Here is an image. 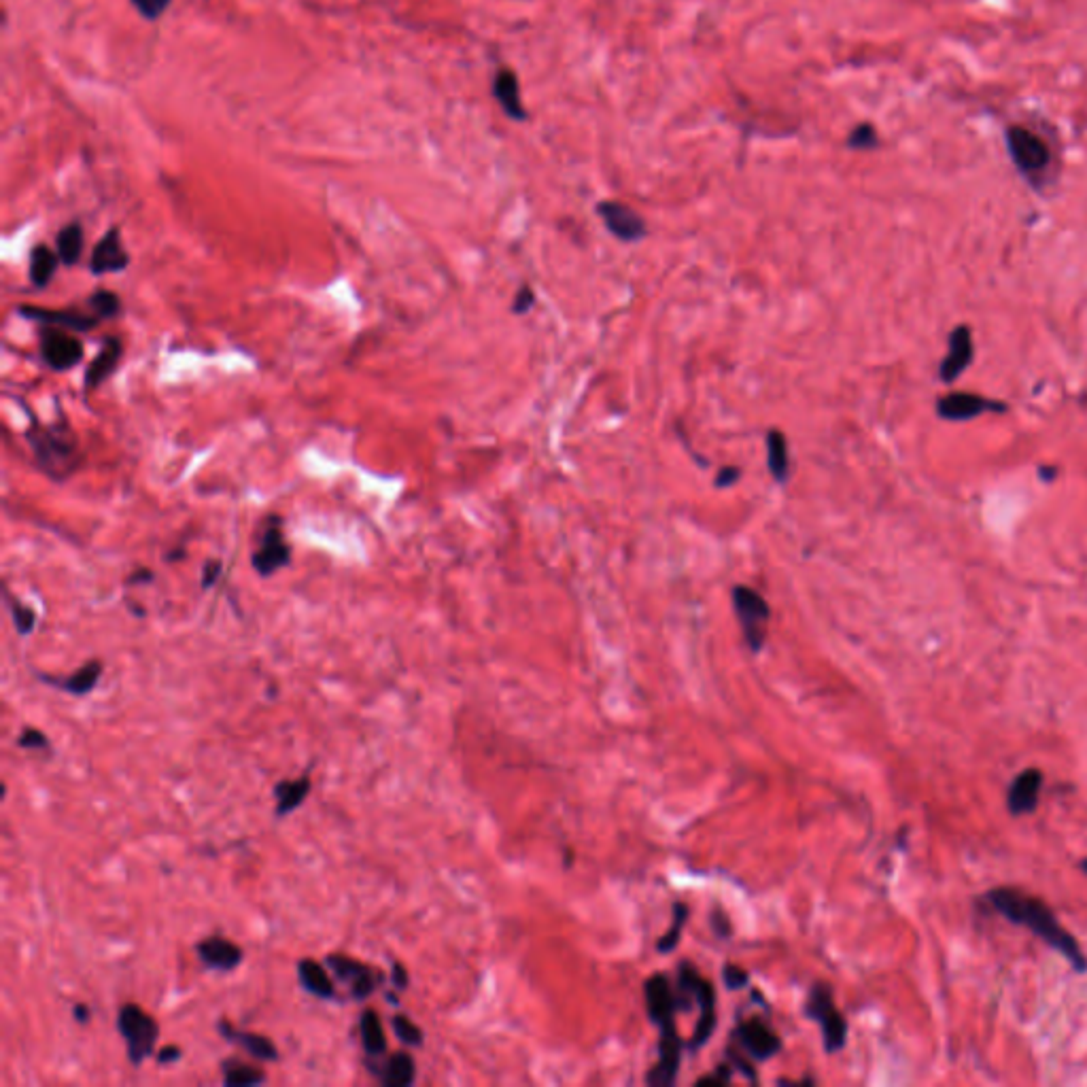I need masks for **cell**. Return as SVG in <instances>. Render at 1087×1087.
Segmentation results:
<instances>
[{
  "label": "cell",
  "instance_id": "1",
  "mask_svg": "<svg viewBox=\"0 0 1087 1087\" xmlns=\"http://www.w3.org/2000/svg\"><path fill=\"white\" fill-rule=\"evenodd\" d=\"M979 903L998 913L1000 918H1005L1013 926L1030 930L1034 937L1041 939L1047 947H1051V950L1058 952L1071 964L1075 973H1087V956L1083 954L1079 941L1060 924L1056 911L1041 896L1028 894L1022 888L998 886L983 894Z\"/></svg>",
  "mask_w": 1087,
  "mask_h": 1087
},
{
  "label": "cell",
  "instance_id": "2",
  "mask_svg": "<svg viewBox=\"0 0 1087 1087\" xmlns=\"http://www.w3.org/2000/svg\"><path fill=\"white\" fill-rule=\"evenodd\" d=\"M646 1007L652 1024L659 1026L661 1039H659V1062L654 1064L652 1071L648 1073L650 1085H671L676 1083L680 1058H682V1039L676 1028V1013L682 1011L680 996L671 986L667 975L657 973L646 981Z\"/></svg>",
  "mask_w": 1087,
  "mask_h": 1087
},
{
  "label": "cell",
  "instance_id": "3",
  "mask_svg": "<svg viewBox=\"0 0 1087 1087\" xmlns=\"http://www.w3.org/2000/svg\"><path fill=\"white\" fill-rule=\"evenodd\" d=\"M1007 149L1017 172L1034 187L1043 189L1054 177V147L1037 130L1015 124L1007 128Z\"/></svg>",
  "mask_w": 1087,
  "mask_h": 1087
},
{
  "label": "cell",
  "instance_id": "4",
  "mask_svg": "<svg viewBox=\"0 0 1087 1087\" xmlns=\"http://www.w3.org/2000/svg\"><path fill=\"white\" fill-rule=\"evenodd\" d=\"M32 429L26 434L41 468L56 480H64L77 465V440L71 427L64 421L58 425H39L32 421Z\"/></svg>",
  "mask_w": 1087,
  "mask_h": 1087
},
{
  "label": "cell",
  "instance_id": "5",
  "mask_svg": "<svg viewBox=\"0 0 1087 1087\" xmlns=\"http://www.w3.org/2000/svg\"><path fill=\"white\" fill-rule=\"evenodd\" d=\"M117 1032L126 1043L128 1062L132 1066H143L149 1058L155 1056V1045L160 1039V1024L153 1015L136 1003H126L117 1011Z\"/></svg>",
  "mask_w": 1087,
  "mask_h": 1087
},
{
  "label": "cell",
  "instance_id": "6",
  "mask_svg": "<svg viewBox=\"0 0 1087 1087\" xmlns=\"http://www.w3.org/2000/svg\"><path fill=\"white\" fill-rule=\"evenodd\" d=\"M805 1015L809 1017V1020L820 1024L824 1049L828 1051V1054H837V1051H841L845 1043H848V1022H845L843 1013L837 1009L833 992L826 983H816V986L809 990Z\"/></svg>",
  "mask_w": 1087,
  "mask_h": 1087
},
{
  "label": "cell",
  "instance_id": "7",
  "mask_svg": "<svg viewBox=\"0 0 1087 1087\" xmlns=\"http://www.w3.org/2000/svg\"><path fill=\"white\" fill-rule=\"evenodd\" d=\"M678 988L682 992L693 996L695 1005L701 1009L699 1022L695 1026V1032H693V1039L686 1043V1047L690 1051H697L699 1047H703L707 1041H710L712 1032L716 1028V992L712 988V983L707 981L705 977H701L695 966L688 964V962H684L680 966Z\"/></svg>",
  "mask_w": 1087,
  "mask_h": 1087
},
{
  "label": "cell",
  "instance_id": "8",
  "mask_svg": "<svg viewBox=\"0 0 1087 1087\" xmlns=\"http://www.w3.org/2000/svg\"><path fill=\"white\" fill-rule=\"evenodd\" d=\"M323 964L349 990V996L355 1003H364L385 983V973L378 966L361 962L349 954H327Z\"/></svg>",
  "mask_w": 1087,
  "mask_h": 1087
},
{
  "label": "cell",
  "instance_id": "9",
  "mask_svg": "<svg viewBox=\"0 0 1087 1087\" xmlns=\"http://www.w3.org/2000/svg\"><path fill=\"white\" fill-rule=\"evenodd\" d=\"M731 599H733V608H735L746 644L750 646L752 652H758L767 640V625L771 618L769 603L765 601L761 593L750 589V586L746 584L733 586Z\"/></svg>",
  "mask_w": 1087,
  "mask_h": 1087
},
{
  "label": "cell",
  "instance_id": "10",
  "mask_svg": "<svg viewBox=\"0 0 1087 1087\" xmlns=\"http://www.w3.org/2000/svg\"><path fill=\"white\" fill-rule=\"evenodd\" d=\"M291 563V546L285 542L281 519L268 516V521L257 533V546L253 550L251 565L262 578L274 576L279 569Z\"/></svg>",
  "mask_w": 1087,
  "mask_h": 1087
},
{
  "label": "cell",
  "instance_id": "11",
  "mask_svg": "<svg viewBox=\"0 0 1087 1087\" xmlns=\"http://www.w3.org/2000/svg\"><path fill=\"white\" fill-rule=\"evenodd\" d=\"M39 351L47 368L56 372H66L75 368L83 359V342L77 336L62 330V327L41 325Z\"/></svg>",
  "mask_w": 1087,
  "mask_h": 1087
},
{
  "label": "cell",
  "instance_id": "12",
  "mask_svg": "<svg viewBox=\"0 0 1087 1087\" xmlns=\"http://www.w3.org/2000/svg\"><path fill=\"white\" fill-rule=\"evenodd\" d=\"M597 215L608 232L623 243H640L648 234L646 219L625 202L603 200L597 204Z\"/></svg>",
  "mask_w": 1087,
  "mask_h": 1087
},
{
  "label": "cell",
  "instance_id": "13",
  "mask_svg": "<svg viewBox=\"0 0 1087 1087\" xmlns=\"http://www.w3.org/2000/svg\"><path fill=\"white\" fill-rule=\"evenodd\" d=\"M733 1039L737 1041L739 1049L746 1051V1056L756 1062H765L782 1049V1039L778 1037V1032L763 1020H758V1017L739 1022L733 1032Z\"/></svg>",
  "mask_w": 1087,
  "mask_h": 1087
},
{
  "label": "cell",
  "instance_id": "14",
  "mask_svg": "<svg viewBox=\"0 0 1087 1087\" xmlns=\"http://www.w3.org/2000/svg\"><path fill=\"white\" fill-rule=\"evenodd\" d=\"M1045 775L1037 767H1028L1013 778L1007 790V809L1011 816H1030L1037 812Z\"/></svg>",
  "mask_w": 1087,
  "mask_h": 1087
},
{
  "label": "cell",
  "instance_id": "15",
  "mask_svg": "<svg viewBox=\"0 0 1087 1087\" xmlns=\"http://www.w3.org/2000/svg\"><path fill=\"white\" fill-rule=\"evenodd\" d=\"M196 954L204 969L232 973L245 960V950L223 935L206 937L196 943Z\"/></svg>",
  "mask_w": 1087,
  "mask_h": 1087
},
{
  "label": "cell",
  "instance_id": "16",
  "mask_svg": "<svg viewBox=\"0 0 1087 1087\" xmlns=\"http://www.w3.org/2000/svg\"><path fill=\"white\" fill-rule=\"evenodd\" d=\"M1005 410H1007L1005 404L994 402L990 398H981V395L966 393V391L943 395L937 404L939 417L945 421H969L979 417V414L983 412H1005Z\"/></svg>",
  "mask_w": 1087,
  "mask_h": 1087
},
{
  "label": "cell",
  "instance_id": "17",
  "mask_svg": "<svg viewBox=\"0 0 1087 1087\" xmlns=\"http://www.w3.org/2000/svg\"><path fill=\"white\" fill-rule=\"evenodd\" d=\"M217 1032L221 1034L223 1041H228L234 1047H240L245 1051V1054H249L257 1062H279V1058H281L279 1056V1047H276L274 1041H270L268 1037H264V1034H260V1032L240 1030L228 1020H219L217 1022Z\"/></svg>",
  "mask_w": 1087,
  "mask_h": 1087
},
{
  "label": "cell",
  "instance_id": "18",
  "mask_svg": "<svg viewBox=\"0 0 1087 1087\" xmlns=\"http://www.w3.org/2000/svg\"><path fill=\"white\" fill-rule=\"evenodd\" d=\"M102 671H105V663L92 659L88 663H83L79 669H75L71 676H51V674H43V671H37L34 676L39 678V682L54 686L56 690H60V693H68L73 697H88L98 686Z\"/></svg>",
  "mask_w": 1087,
  "mask_h": 1087
},
{
  "label": "cell",
  "instance_id": "19",
  "mask_svg": "<svg viewBox=\"0 0 1087 1087\" xmlns=\"http://www.w3.org/2000/svg\"><path fill=\"white\" fill-rule=\"evenodd\" d=\"M973 353H975V347H973L971 327H966V325L956 327V330L950 334V351H947L945 359L941 361V368H939L941 381L947 383V385H952L956 378L962 376L964 370L971 366Z\"/></svg>",
  "mask_w": 1087,
  "mask_h": 1087
},
{
  "label": "cell",
  "instance_id": "20",
  "mask_svg": "<svg viewBox=\"0 0 1087 1087\" xmlns=\"http://www.w3.org/2000/svg\"><path fill=\"white\" fill-rule=\"evenodd\" d=\"M128 264L130 255L122 243V234H119L117 228H113L96 243L90 257V272L96 276L122 272L128 268Z\"/></svg>",
  "mask_w": 1087,
  "mask_h": 1087
},
{
  "label": "cell",
  "instance_id": "21",
  "mask_svg": "<svg viewBox=\"0 0 1087 1087\" xmlns=\"http://www.w3.org/2000/svg\"><path fill=\"white\" fill-rule=\"evenodd\" d=\"M366 1066L370 1068V1073L381 1081L383 1087H410L414 1081H417V1062H414L412 1054L406 1049L395 1051V1054L387 1056L383 1064L366 1062Z\"/></svg>",
  "mask_w": 1087,
  "mask_h": 1087
},
{
  "label": "cell",
  "instance_id": "22",
  "mask_svg": "<svg viewBox=\"0 0 1087 1087\" xmlns=\"http://www.w3.org/2000/svg\"><path fill=\"white\" fill-rule=\"evenodd\" d=\"M122 355H124L122 340L115 338V336H107L105 340H102V347H100L98 355L90 361L88 370H85V376H83L85 391L98 389L102 383L107 381L109 376H113Z\"/></svg>",
  "mask_w": 1087,
  "mask_h": 1087
},
{
  "label": "cell",
  "instance_id": "23",
  "mask_svg": "<svg viewBox=\"0 0 1087 1087\" xmlns=\"http://www.w3.org/2000/svg\"><path fill=\"white\" fill-rule=\"evenodd\" d=\"M17 313H20L24 319L39 321L41 325L62 327V330H68V332H90L98 325V317L79 315V313H73V310H49V308H41V306H20V308H17Z\"/></svg>",
  "mask_w": 1087,
  "mask_h": 1087
},
{
  "label": "cell",
  "instance_id": "24",
  "mask_svg": "<svg viewBox=\"0 0 1087 1087\" xmlns=\"http://www.w3.org/2000/svg\"><path fill=\"white\" fill-rule=\"evenodd\" d=\"M493 96L497 105L512 119V122H525L527 109L521 98V85L519 77L510 68H499L493 77Z\"/></svg>",
  "mask_w": 1087,
  "mask_h": 1087
},
{
  "label": "cell",
  "instance_id": "25",
  "mask_svg": "<svg viewBox=\"0 0 1087 1087\" xmlns=\"http://www.w3.org/2000/svg\"><path fill=\"white\" fill-rule=\"evenodd\" d=\"M310 790H313V780H310L308 773L300 775L298 780L276 782L274 788H272L274 816L279 820H283L289 814L296 812V809H300L304 805V801L308 799Z\"/></svg>",
  "mask_w": 1087,
  "mask_h": 1087
},
{
  "label": "cell",
  "instance_id": "26",
  "mask_svg": "<svg viewBox=\"0 0 1087 1087\" xmlns=\"http://www.w3.org/2000/svg\"><path fill=\"white\" fill-rule=\"evenodd\" d=\"M298 981L310 996H315L319 1000H338L340 998L338 990H336V983L330 977V969H327L325 964L313 960V958H302L298 962Z\"/></svg>",
  "mask_w": 1087,
  "mask_h": 1087
},
{
  "label": "cell",
  "instance_id": "27",
  "mask_svg": "<svg viewBox=\"0 0 1087 1087\" xmlns=\"http://www.w3.org/2000/svg\"><path fill=\"white\" fill-rule=\"evenodd\" d=\"M359 1037H361V1047H364L368 1058H383L387 1054L389 1043H387L385 1026H383V1020H381V1015H378V1011H374V1009L361 1011V1015H359Z\"/></svg>",
  "mask_w": 1087,
  "mask_h": 1087
},
{
  "label": "cell",
  "instance_id": "28",
  "mask_svg": "<svg viewBox=\"0 0 1087 1087\" xmlns=\"http://www.w3.org/2000/svg\"><path fill=\"white\" fill-rule=\"evenodd\" d=\"M221 1075L223 1085L228 1087H249V1085H264L268 1083V1075L264 1068L243 1062L238 1058H226L221 1062Z\"/></svg>",
  "mask_w": 1087,
  "mask_h": 1087
},
{
  "label": "cell",
  "instance_id": "29",
  "mask_svg": "<svg viewBox=\"0 0 1087 1087\" xmlns=\"http://www.w3.org/2000/svg\"><path fill=\"white\" fill-rule=\"evenodd\" d=\"M767 465L769 472L775 478L778 485L790 478V455H788V440L780 429L767 431Z\"/></svg>",
  "mask_w": 1087,
  "mask_h": 1087
},
{
  "label": "cell",
  "instance_id": "30",
  "mask_svg": "<svg viewBox=\"0 0 1087 1087\" xmlns=\"http://www.w3.org/2000/svg\"><path fill=\"white\" fill-rule=\"evenodd\" d=\"M60 264V255L51 251L47 245H37L30 253V281L34 287H47L54 279Z\"/></svg>",
  "mask_w": 1087,
  "mask_h": 1087
},
{
  "label": "cell",
  "instance_id": "31",
  "mask_svg": "<svg viewBox=\"0 0 1087 1087\" xmlns=\"http://www.w3.org/2000/svg\"><path fill=\"white\" fill-rule=\"evenodd\" d=\"M56 245L60 262L64 266H75L83 253V230L79 223H71V226L62 228L56 238Z\"/></svg>",
  "mask_w": 1087,
  "mask_h": 1087
},
{
  "label": "cell",
  "instance_id": "32",
  "mask_svg": "<svg viewBox=\"0 0 1087 1087\" xmlns=\"http://www.w3.org/2000/svg\"><path fill=\"white\" fill-rule=\"evenodd\" d=\"M391 1028L395 1032V1037L400 1039V1043H404L408 1047H421L423 1041H425V1034H423L421 1026L414 1024L408 1015L395 1013L391 1017Z\"/></svg>",
  "mask_w": 1087,
  "mask_h": 1087
},
{
  "label": "cell",
  "instance_id": "33",
  "mask_svg": "<svg viewBox=\"0 0 1087 1087\" xmlns=\"http://www.w3.org/2000/svg\"><path fill=\"white\" fill-rule=\"evenodd\" d=\"M88 306L92 308L94 317H98V319L115 317V315L119 313V310H122V302H119L117 293L107 291V289H98V291H94L92 296L88 298Z\"/></svg>",
  "mask_w": 1087,
  "mask_h": 1087
},
{
  "label": "cell",
  "instance_id": "34",
  "mask_svg": "<svg viewBox=\"0 0 1087 1087\" xmlns=\"http://www.w3.org/2000/svg\"><path fill=\"white\" fill-rule=\"evenodd\" d=\"M686 920H688V907L684 903H676L674 905V926H669L667 933L657 941V950L661 954H669L671 950H676Z\"/></svg>",
  "mask_w": 1087,
  "mask_h": 1087
},
{
  "label": "cell",
  "instance_id": "35",
  "mask_svg": "<svg viewBox=\"0 0 1087 1087\" xmlns=\"http://www.w3.org/2000/svg\"><path fill=\"white\" fill-rule=\"evenodd\" d=\"M7 601H9V610H11L15 631L20 633L22 637L30 635L34 631V625H37V612H34L30 606H26V603L17 601V599L7 597Z\"/></svg>",
  "mask_w": 1087,
  "mask_h": 1087
},
{
  "label": "cell",
  "instance_id": "36",
  "mask_svg": "<svg viewBox=\"0 0 1087 1087\" xmlns=\"http://www.w3.org/2000/svg\"><path fill=\"white\" fill-rule=\"evenodd\" d=\"M15 744H17V748H22V750H37V752H49L51 750L49 737L37 727H24Z\"/></svg>",
  "mask_w": 1087,
  "mask_h": 1087
},
{
  "label": "cell",
  "instance_id": "37",
  "mask_svg": "<svg viewBox=\"0 0 1087 1087\" xmlns=\"http://www.w3.org/2000/svg\"><path fill=\"white\" fill-rule=\"evenodd\" d=\"M877 143H879L877 130L871 124H858L848 136V147L860 149V151L873 149V147H877Z\"/></svg>",
  "mask_w": 1087,
  "mask_h": 1087
},
{
  "label": "cell",
  "instance_id": "38",
  "mask_svg": "<svg viewBox=\"0 0 1087 1087\" xmlns=\"http://www.w3.org/2000/svg\"><path fill=\"white\" fill-rule=\"evenodd\" d=\"M533 304H536V293L531 291L529 285H523V287L519 289V293H516V298H514L512 313H514V315H525V313H529V310L533 308Z\"/></svg>",
  "mask_w": 1087,
  "mask_h": 1087
},
{
  "label": "cell",
  "instance_id": "39",
  "mask_svg": "<svg viewBox=\"0 0 1087 1087\" xmlns=\"http://www.w3.org/2000/svg\"><path fill=\"white\" fill-rule=\"evenodd\" d=\"M221 572H223V563L217 561V559H209L204 565H202V589H213V586L217 584V580L221 578Z\"/></svg>",
  "mask_w": 1087,
  "mask_h": 1087
},
{
  "label": "cell",
  "instance_id": "40",
  "mask_svg": "<svg viewBox=\"0 0 1087 1087\" xmlns=\"http://www.w3.org/2000/svg\"><path fill=\"white\" fill-rule=\"evenodd\" d=\"M750 981V975L739 969V966H733V964H727V969H724V983H727L729 990H739V988H746Z\"/></svg>",
  "mask_w": 1087,
  "mask_h": 1087
},
{
  "label": "cell",
  "instance_id": "41",
  "mask_svg": "<svg viewBox=\"0 0 1087 1087\" xmlns=\"http://www.w3.org/2000/svg\"><path fill=\"white\" fill-rule=\"evenodd\" d=\"M183 1058V1049L179 1045H166L162 1049L155 1051V1062H158L160 1066H168V1064H175Z\"/></svg>",
  "mask_w": 1087,
  "mask_h": 1087
},
{
  "label": "cell",
  "instance_id": "42",
  "mask_svg": "<svg viewBox=\"0 0 1087 1087\" xmlns=\"http://www.w3.org/2000/svg\"><path fill=\"white\" fill-rule=\"evenodd\" d=\"M408 983H410V975H408V969H406V966H404L402 962H398V960H393V969H391V986H393L395 990H400V992H404V990L408 988Z\"/></svg>",
  "mask_w": 1087,
  "mask_h": 1087
},
{
  "label": "cell",
  "instance_id": "43",
  "mask_svg": "<svg viewBox=\"0 0 1087 1087\" xmlns=\"http://www.w3.org/2000/svg\"><path fill=\"white\" fill-rule=\"evenodd\" d=\"M739 476H741V470L735 468V465H729V468H722V470L716 474L714 485H716L718 489H729V487H733L735 482L739 480Z\"/></svg>",
  "mask_w": 1087,
  "mask_h": 1087
},
{
  "label": "cell",
  "instance_id": "44",
  "mask_svg": "<svg viewBox=\"0 0 1087 1087\" xmlns=\"http://www.w3.org/2000/svg\"><path fill=\"white\" fill-rule=\"evenodd\" d=\"M731 1075H733L731 1066L724 1064V1066H718V1068H716V1075L699 1079V1085H722V1083H729V1081H731Z\"/></svg>",
  "mask_w": 1087,
  "mask_h": 1087
},
{
  "label": "cell",
  "instance_id": "45",
  "mask_svg": "<svg viewBox=\"0 0 1087 1087\" xmlns=\"http://www.w3.org/2000/svg\"><path fill=\"white\" fill-rule=\"evenodd\" d=\"M155 580V574L151 572V569L147 567H138L134 569V572L126 578V586H141V584H149Z\"/></svg>",
  "mask_w": 1087,
  "mask_h": 1087
},
{
  "label": "cell",
  "instance_id": "46",
  "mask_svg": "<svg viewBox=\"0 0 1087 1087\" xmlns=\"http://www.w3.org/2000/svg\"><path fill=\"white\" fill-rule=\"evenodd\" d=\"M132 5L138 9V13L147 17V20H158L160 17L153 7V0H132Z\"/></svg>",
  "mask_w": 1087,
  "mask_h": 1087
},
{
  "label": "cell",
  "instance_id": "47",
  "mask_svg": "<svg viewBox=\"0 0 1087 1087\" xmlns=\"http://www.w3.org/2000/svg\"><path fill=\"white\" fill-rule=\"evenodd\" d=\"M73 1017L77 1020V1024H88L92 1020V1009L85 1003H77L73 1007Z\"/></svg>",
  "mask_w": 1087,
  "mask_h": 1087
},
{
  "label": "cell",
  "instance_id": "48",
  "mask_svg": "<svg viewBox=\"0 0 1087 1087\" xmlns=\"http://www.w3.org/2000/svg\"><path fill=\"white\" fill-rule=\"evenodd\" d=\"M183 557H185V548H183V546H179V548H175V550H170V552H168V555H166V561H170V563H175V561H179V559H183Z\"/></svg>",
  "mask_w": 1087,
  "mask_h": 1087
},
{
  "label": "cell",
  "instance_id": "49",
  "mask_svg": "<svg viewBox=\"0 0 1087 1087\" xmlns=\"http://www.w3.org/2000/svg\"><path fill=\"white\" fill-rule=\"evenodd\" d=\"M168 5H170V0H153V7H155V11H158V15H162Z\"/></svg>",
  "mask_w": 1087,
  "mask_h": 1087
},
{
  "label": "cell",
  "instance_id": "50",
  "mask_svg": "<svg viewBox=\"0 0 1087 1087\" xmlns=\"http://www.w3.org/2000/svg\"><path fill=\"white\" fill-rule=\"evenodd\" d=\"M385 998L389 1000V1003H391V1005H400V1000H398V996H395L393 992H387V994H385Z\"/></svg>",
  "mask_w": 1087,
  "mask_h": 1087
},
{
  "label": "cell",
  "instance_id": "51",
  "mask_svg": "<svg viewBox=\"0 0 1087 1087\" xmlns=\"http://www.w3.org/2000/svg\"><path fill=\"white\" fill-rule=\"evenodd\" d=\"M1079 869H1081V871H1083V873L1087 875V858H1083V860L1079 862Z\"/></svg>",
  "mask_w": 1087,
  "mask_h": 1087
}]
</instances>
